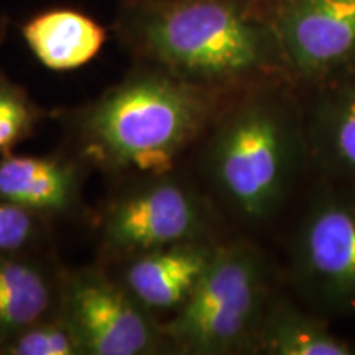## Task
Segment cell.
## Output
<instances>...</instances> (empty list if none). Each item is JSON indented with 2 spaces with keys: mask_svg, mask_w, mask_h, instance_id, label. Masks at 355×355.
<instances>
[{
  "mask_svg": "<svg viewBox=\"0 0 355 355\" xmlns=\"http://www.w3.org/2000/svg\"><path fill=\"white\" fill-rule=\"evenodd\" d=\"M273 0H127L119 32L145 64L216 91L290 79Z\"/></svg>",
  "mask_w": 355,
  "mask_h": 355,
  "instance_id": "6da1fadb",
  "label": "cell"
},
{
  "mask_svg": "<svg viewBox=\"0 0 355 355\" xmlns=\"http://www.w3.org/2000/svg\"><path fill=\"white\" fill-rule=\"evenodd\" d=\"M220 92L144 64L84 114L86 153L112 170L165 176L214 119Z\"/></svg>",
  "mask_w": 355,
  "mask_h": 355,
  "instance_id": "7a4b0ae2",
  "label": "cell"
},
{
  "mask_svg": "<svg viewBox=\"0 0 355 355\" xmlns=\"http://www.w3.org/2000/svg\"><path fill=\"white\" fill-rule=\"evenodd\" d=\"M207 152L222 201L248 224L266 222L282 209L309 158L304 119L285 94L259 86L222 115Z\"/></svg>",
  "mask_w": 355,
  "mask_h": 355,
  "instance_id": "3957f363",
  "label": "cell"
},
{
  "mask_svg": "<svg viewBox=\"0 0 355 355\" xmlns=\"http://www.w3.org/2000/svg\"><path fill=\"white\" fill-rule=\"evenodd\" d=\"M268 266L250 242L217 245L186 303L163 329L186 354L217 355L254 350L270 298Z\"/></svg>",
  "mask_w": 355,
  "mask_h": 355,
  "instance_id": "277c9868",
  "label": "cell"
},
{
  "mask_svg": "<svg viewBox=\"0 0 355 355\" xmlns=\"http://www.w3.org/2000/svg\"><path fill=\"white\" fill-rule=\"evenodd\" d=\"M296 290L314 313L355 321V188L322 180L291 243Z\"/></svg>",
  "mask_w": 355,
  "mask_h": 355,
  "instance_id": "5b68a950",
  "label": "cell"
},
{
  "mask_svg": "<svg viewBox=\"0 0 355 355\" xmlns=\"http://www.w3.org/2000/svg\"><path fill=\"white\" fill-rule=\"evenodd\" d=\"M206 204L188 186L159 180L119 199L104 220V241L114 252L139 255L181 242L206 241Z\"/></svg>",
  "mask_w": 355,
  "mask_h": 355,
  "instance_id": "8992f818",
  "label": "cell"
},
{
  "mask_svg": "<svg viewBox=\"0 0 355 355\" xmlns=\"http://www.w3.org/2000/svg\"><path fill=\"white\" fill-rule=\"evenodd\" d=\"M63 314L84 354L141 355L157 349L163 332L127 286L99 272H84L68 283Z\"/></svg>",
  "mask_w": 355,
  "mask_h": 355,
  "instance_id": "52a82bcc",
  "label": "cell"
},
{
  "mask_svg": "<svg viewBox=\"0 0 355 355\" xmlns=\"http://www.w3.org/2000/svg\"><path fill=\"white\" fill-rule=\"evenodd\" d=\"M290 76L316 83L355 61V0H273Z\"/></svg>",
  "mask_w": 355,
  "mask_h": 355,
  "instance_id": "ba28073f",
  "label": "cell"
},
{
  "mask_svg": "<svg viewBox=\"0 0 355 355\" xmlns=\"http://www.w3.org/2000/svg\"><path fill=\"white\" fill-rule=\"evenodd\" d=\"M313 84L303 117L311 163L322 180L355 188V61Z\"/></svg>",
  "mask_w": 355,
  "mask_h": 355,
  "instance_id": "9c48e42d",
  "label": "cell"
},
{
  "mask_svg": "<svg viewBox=\"0 0 355 355\" xmlns=\"http://www.w3.org/2000/svg\"><path fill=\"white\" fill-rule=\"evenodd\" d=\"M216 247L191 241L135 255L125 272L127 290L146 309L178 311L206 272Z\"/></svg>",
  "mask_w": 355,
  "mask_h": 355,
  "instance_id": "30bf717a",
  "label": "cell"
},
{
  "mask_svg": "<svg viewBox=\"0 0 355 355\" xmlns=\"http://www.w3.org/2000/svg\"><path fill=\"white\" fill-rule=\"evenodd\" d=\"M21 37L44 68L73 71L99 55L105 30L86 13L55 8L26 20L21 25Z\"/></svg>",
  "mask_w": 355,
  "mask_h": 355,
  "instance_id": "8fae6325",
  "label": "cell"
},
{
  "mask_svg": "<svg viewBox=\"0 0 355 355\" xmlns=\"http://www.w3.org/2000/svg\"><path fill=\"white\" fill-rule=\"evenodd\" d=\"M270 355H355V344L336 334L329 319L272 301L257 332L254 350Z\"/></svg>",
  "mask_w": 355,
  "mask_h": 355,
  "instance_id": "7c38bea8",
  "label": "cell"
},
{
  "mask_svg": "<svg viewBox=\"0 0 355 355\" xmlns=\"http://www.w3.org/2000/svg\"><path fill=\"white\" fill-rule=\"evenodd\" d=\"M76 193V171L55 158L3 155L0 157V196L26 209L63 211Z\"/></svg>",
  "mask_w": 355,
  "mask_h": 355,
  "instance_id": "4fadbf2b",
  "label": "cell"
},
{
  "mask_svg": "<svg viewBox=\"0 0 355 355\" xmlns=\"http://www.w3.org/2000/svg\"><path fill=\"white\" fill-rule=\"evenodd\" d=\"M51 301V283L40 266L19 254H0V343L46 316Z\"/></svg>",
  "mask_w": 355,
  "mask_h": 355,
  "instance_id": "5bb4252c",
  "label": "cell"
},
{
  "mask_svg": "<svg viewBox=\"0 0 355 355\" xmlns=\"http://www.w3.org/2000/svg\"><path fill=\"white\" fill-rule=\"evenodd\" d=\"M3 355H79L84 354L76 332L64 314L40 318L0 343Z\"/></svg>",
  "mask_w": 355,
  "mask_h": 355,
  "instance_id": "9a60e30c",
  "label": "cell"
},
{
  "mask_svg": "<svg viewBox=\"0 0 355 355\" xmlns=\"http://www.w3.org/2000/svg\"><path fill=\"white\" fill-rule=\"evenodd\" d=\"M38 119L28 94L0 71V157L32 135Z\"/></svg>",
  "mask_w": 355,
  "mask_h": 355,
  "instance_id": "2e32d148",
  "label": "cell"
},
{
  "mask_svg": "<svg viewBox=\"0 0 355 355\" xmlns=\"http://www.w3.org/2000/svg\"><path fill=\"white\" fill-rule=\"evenodd\" d=\"M37 212L0 196V254H20L37 234Z\"/></svg>",
  "mask_w": 355,
  "mask_h": 355,
  "instance_id": "e0dca14e",
  "label": "cell"
},
{
  "mask_svg": "<svg viewBox=\"0 0 355 355\" xmlns=\"http://www.w3.org/2000/svg\"><path fill=\"white\" fill-rule=\"evenodd\" d=\"M6 32H7V21H6V19H0V44H2V42H3Z\"/></svg>",
  "mask_w": 355,
  "mask_h": 355,
  "instance_id": "ac0fdd59",
  "label": "cell"
}]
</instances>
